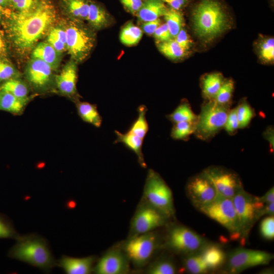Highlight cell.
<instances>
[{"mask_svg":"<svg viewBox=\"0 0 274 274\" xmlns=\"http://www.w3.org/2000/svg\"><path fill=\"white\" fill-rule=\"evenodd\" d=\"M163 17L171 36L174 39L182 28L184 23L183 14L180 10L168 8Z\"/></svg>","mask_w":274,"mask_h":274,"instance_id":"obj_35","label":"cell"},{"mask_svg":"<svg viewBox=\"0 0 274 274\" xmlns=\"http://www.w3.org/2000/svg\"><path fill=\"white\" fill-rule=\"evenodd\" d=\"M43 0H11L8 9L11 11L22 12L31 10Z\"/></svg>","mask_w":274,"mask_h":274,"instance_id":"obj_43","label":"cell"},{"mask_svg":"<svg viewBox=\"0 0 274 274\" xmlns=\"http://www.w3.org/2000/svg\"><path fill=\"white\" fill-rule=\"evenodd\" d=\"M153 36L157 40V43L165 42L173 39L166 23L160 24L154 31Z\"/></svg>","mask_w":274,"mask_h":274,"instance_id":"obj_46","label":"cell"},{"mask_svg":"<svg viewBox=\"0 0 274 274\" xmlns=\"http://www.w3.org/2000/svg\"><path fill=\"white\" fill-rule=\"evenodd\" d=\"M21 77L20 72L6 57H0V86L8 80Z\"/></svg>","mask_w":274,"mask_h":274,"instance_id":"obj_38","label":"cell"},{"mask_svg":"<svg viewBox=\"0 0 274 274\" xmlns=\"http://www.w3.org/2000/svg\"><path fill=\"white\" fill-rule=\"evenodd\" d=\"M86 21L92 29L98 30L109 26L112 22V18L104 6L96 2L90 0Z\"/></svg>","mask_w":274,"mask_h":274,"instance_id":"obj_19","label":"cell"},{"mask_svg":"<svg viewBox=\"0 0 274 274\" xmlns=\"http://www.w3.org/2000/svg\"><path fill=\"white\" fill-rule=\"evenodd\" d=\"M62 54L46 41L39 42L31 52V58L40 59L48 64L54 71L60 66Z\"/></svg>","mask_w":274,"mask_h":274,"instance_id":"obj_21","label":"cell"},{"mask_svg":"<svg viewBox=\"0 0 274 274\" xmlns=\"http://www.w3.org/2000/svg\"><path fill=\"white\" fill-rule=\"evenodd\" d=\"M236 115L239 124V128L249 125L254 116V112L251 106L246 102H243L236 108Z\"/></svg>","mask_w":274,"mask_h":274,"instance_id":"obj_42","label":"cell"},{"mask_svg":"<svg viewBox=\"0 0 274 274\" xmlns=\"http://www.w3.org/2000/svg\"><path fill=\"white\" fill-rule=\"evenodd\" d=\"M11 0H0V6L4 8H8Z\"/></svg>","mask_w":274,"mask_h":274,"instance_id":"obj_54","label":"cell"},{"mask_svg":"<svg viewBox=\"0 0 274 274\" xmlns=\"http://www.w3.org/2000/svg\"><path fill=\"white\" fill-rule=\"evenodd\" d=\"M167 8L161 0H143L136 15L141 22L152 21L163 16Z\"/></svg>","mask_w":274,"mask_h":274,"instance_id":"obj_23","label":"cell"},{"mask_svg":"<svg viewBox=\"0 0 274 274\" xmlns=\"http://www.w3.org/2000/svg\"><path fill=\"white\" fill-rule=\"evenodd\" d=\"M20 235L15 229L12 220L6 215L0 212V239L16 240Z\"/></svg>","mask_w":274,"mask_h":274,"instance_id":"obj_39","label":"cell"},{"mask_svg":"<svg viewBox=\"0 0 274 274\" xmlns=\"http://www.w3.org/2000/svg\"><path fill=\"white\" fill-rule=\"evenodd\" d=\"M273 258V254L266 251L237 248L226 257L227 269L230 273L240 272L249 268L268 264Z\"/></svg>","mask_w":274,"mask_h":274,"instance_id":"obj_12","label":"cell"},{"mask_svg":"<svg viewBox=\"0 0 274 274\" xmlns=\"http://www.w3.org/2000/svg\"><path fill=\"white\" fill-rule=\"evenodd\" d=\"M229 109V106L218 104L210 99L201 108L195 133L202 139H207L215 135L224 127Z\"/></svg>","mask_w":274,"mask_h":274,"instance_id":"obj_7","label":"cell"},{"mask_svg":"<svg viewBox=\"0 0 274 274\" xmlns=\"http://www.w3.org/2000/svg\"><path fill=\"white\" fill-rule=\"evenodd\" d=\"M243 236L248 234L255 222L259 219L258 212L264 204L257 196L244 190L237 192L232 198Z\"/></svg>","mask_w":274,"mask_h":274,"instance_id":"obj_10","label":"cell"},{"mask_svg":"<svg viewBox=\"0 0 274 274\" xmlns=\"http://www.w3.org/2000/svg\"><path fill=\"white\" fill-rule=\"evenodd\" d=\"M185 256L183 259V264L189 272L193 274H200L207 273L209 271L200 252Z\"/></svg>","mask_w":274,"mask_h":274,"instance_id":"obj_32","label":"cell"},{"mask_svg":"<svg viewBox=\"0 0 274 274\" xmlns=\"http://www.w3.org/2000/svg\"><path fill=\"white\" fill-rule=\"evenodd\" d=\"M58 19L51 0H43L34 8L25 12L6 8L1 22L7 41L18 55L25 56L46 37Z\"/></svg>","mask_w":274,"mask_h":274,"instance_id":"obj_1","label":"cell"},{"mask_svg":"<svg viewBox=\"0 0 274 274\" xmlns=\"http://www.w3.org/2000/svg\"><path fill=\"white\" fill-rule=\"evenodd\" d=\"M260 232L262 236L267 240L274 238V216H268L261 222Z\"/></svg>","mask_w":274,"mask_h":274,"instance_id":"obj_44","label":"cell"},{"mask_svg":"<svg viewBox=\"0 0 274 274\" xmlns=\"http://www.w3.org/2000/svg\"><path fill=\"white\" fill-rule=\"evenodd\" d=\"M147 107L144 105L139 106L137 109L138 117L131 124L129 129L130 132L144 140L148 130L149 125L146 119Z\"/></svg>","mask_w":274,"mask_h":274,"instance_id":"obj_31","label":"cell"},{"mask_svg":"<svg viewBox=\"0 0 274 274\" xmlns=\"http://www.w3.org/2000/svg\"><path fill=\"white\" fill-rule=\"evenodd\" d=\"M58 22L50 29L45 41L58 52L62 54L67 51L66 35L63 27Z\"/></svg>","mask_w":274,"mask_h":274,"instance_id":"obj_27","label":"cell"},{"mask_svg":"<svg viewBox=\"0 0 274 274\" xmlns=\"http://www.w3.org/2000/svg\"><path fill=\"white\" fill-rule=\"evenodd\" d=\"M224 127L228 133L231 134L234 133L239 128L236 108L229 110Z\"/></svg>","mask_w":274,"mask_h":274,"instance_id":"obj_45","label":"cell"},{"mask_svg":"<svg viewBox=\"0 0 274 274\" xmlns=\"http://www.w3.org/2000/svg\"><path fill=\"white\" fill-rule=\"evenodd\" d=\"M130 261L121 246L112 248L97 260L93 272L96 274H126Z\"/></svg>","mask_w":274,"mask_h":274,"instance_id":"obj_15","label":"cell"},{"mask_svg":"<svg viewBox=\"0 0 274 274\" xmlns=\"http://www.w3.org/2000/svg\"><path fill=\"white\" fill-rule=\"evenodd\" d=\"M191 20L196 35L208 43L229 26L227 9L219 0H198L191 9Z\"/></svg>","mask_w":274,"mask_h":274,"instance_id":"obj_2","label":"cell"},{"mask_svg":"<svg viewBox=\"0 0 274 274\" xmlns=\"http://www.w3.org/2000/svg\"><path fill=\"white\" fill-rule=\"evenodd\" d=\"M160 239L154 231L129 236L120 246L135 268L148 265L159 247Z\"/></svg>","mask_w":274,"mask_h":274,"instance_id":"obj_6","label":"cell"},{"mask_svg":"<svg viewBox=\"0 0 274 274\" xmlns=\"http://www.w3.org/2000/svg\"><path fill=\"white\" fill-rule=\"evenodd\" d=\"M259 200L264 204L274 202V189L271 187L262 196L258 197Z\"/></svg>","mask_w":274,"mask_h":274,"instance_id":"obj_52","label":"cell"},{"mask_svg":"<svg viewBox=\"0 0 274 274\" xmlns=\"http://www.w3.org/2000/svg\"><path fill=\"white\" fill-rule=\"evenodd\" d=\"M145 272L148 274H175L177 267L172 260L161 258L149 264Z\"/></svg>","mask_w":274,"mask_h":274,"instance_id":"obj_36","label":"cell"},{"mask_svg":"<svg viewBox=\"0 0 274 274\" xmlns=\"http://www.w3.org/2000/svg\"><path fill=\"white\" fill-rule=\"evenodd\" d=\"M75 104L77 113L83 121L97 128L101 126L102 117L98 111L96 105L80 100Z\"/></svg>","mask_w":274,"mask_h":274,"instance_id":"obj_26","label":"cell"},{"mask_svg":"<svg viewBox=\"0 0 274 274\" xmlns=\"http://www.w3.org/2000/svg\"><path fill=\"white\" fill-rule=\"evenodd\" d=\"M173 123L188 121L197 123L198 116L192 111L190 105L186 101H182L174 112L167 116Z\"/></svg>","mask_w":274,"mask_h":274,"instance_id":"obj_30","label":"cell"},{"mask_svg":"<svg viewBox=\"0 0 274 274\" xmlns=\"http://www.w3.org/2000/svg\"><path fill=\"white\" fill-rule=\"evenodd\" d=\"M212 183L218 196L232 198L243 189L238 176L234 172L217 167H210L202 172Z\"/></svg>","mask_w":274,"mask_h":274,"instance_id":"obj_14","label":"cell"},{"mask_svg":"<svg viewBox=\"0 0 274 274\" xmlns=\"http://www.w3.org/2000/svg\"><path fill=\"white\" fill-rule=\"evenodd\" d=\"M34 96L35 95L27 98H20L7 91L0 90V111L20 116Z\"/></svg>","mask_w":274,"mask_h":274,"instance_id":"obj_22","label":"cell"},{"mask_svg":"<svg viewBox=\"0 0 274 274\" xmlns=\"http://www.w3.org/2000/svg\"><path fill=\"white\" fill-rule=\"evenodd\" d=\"M167 219L161 213L143 200L131 219L129 236L154 231L163 226Z\"/></svg>","mask_w":274,"mask_h":274,"instance_id":"obj_13","label":"cell"},{"mask_svg":"<svg viewBox=\"0 0 274 274\" xmlns=\"http://www.w3.org/2000/svg\"><path fill=\"white\" fill-rule=\"evenodd\" d=\"M198 210L225 227L234 238L242 236L232 198L218 196Z\"/></svg>","mask_w":274,"mask_h":274,"instance_id":"obj_8","label":"cell"},{"mask_svg":"<svg viewBox=\"0 0 274 274\" xmlns=\"http://www.w3.org/2000/svg\"><path fill=\"white\" fill-rule=\"evenodd\" d=\"M199 252L209 270L219 268L226 260L225 253L216 245L207 244Z\"/></svg>","mask_w":274,"mask_h":274,"instance_id":"obj_25","label":"cell"},{"mask_svg":"<svg viewBox=\"0 0 274 274\" xmlns=\"http://www.w3.org/2000/svg\"><path fill=\"white\" fill-rule=\"evenodd\" d=\"M8 53V44L5 33L0 28V57H6Z\"/></svg>","mask_w":274,"mask_h":274,"instance_id":"obj_51","label":"cell"},{"mask_svg":"<svg viewBox=\"0 0 274 274\" xmlns=\"http://www.w3.org/2000/svg\"><path fill=\"white\" fill-rule=\"evenodd\" d=\"M6 8H3L0 6V22H1L4 16Z\"/></svg>","mask_w":274,"mask_h":274,"instance_id":"obj_55","label":"cell"},{"mask_svg":"<svg viewBox=\"0 0 274 274\" xmlns=\"http://www.w3.org/2000/svg\"><path fill=\"white\" fill-rule=\"evenodd\" d=\"M233 89V81L231 79L224 80L213 99L220 105L229 106Z\"/></svg>","mask_w":274,"mask_h":274,"instance_id":"obj_40","label":"cell"},{"mask_svg":"<svg viewBox=\"0 0 274 274\" xmlns=\"http://www.w3.org/2000/svg\"><path fill=\"white\" fill-rule=\"evenodd\" d=\"M55 71L47 63L31 58L26 64L24 77L31 90L38 93L55 90Z\"/></svg>","mask_w":274,"mask_h":274,"instance_id":"obj_11","label":"cell"},{"mask_svg":"<svg viewBox=\"0 0 274 274\" xmlns=\"http://www.w3.org/2000/svg\"><path fill=\"white\" fill-rule=\"evenodd\" d=\"M161 24V20L159 18L154 20L144 22L142 24L143 31L149 35H153L157 28Z\"/></svg>","mask_w":274,"mask_h":274,"instance_id":"obj_49","label":"cell"},{"mask_svg":"<svg viewBox=\"0 0 274 274\" xmlns=\"http://www.w3.org/2000/svg\"><path fill=\"white\" fill-rule=\"evenodd\" d=\"M77 62L71 59L55 76L56 92L76 103L80 96L77 89Z\"/></svg>","mask_w":274,"mask_h":274,"instance_id":"obj_17","label":"cell"},{"mask_svg":"<svg viewBox=\"0 0 274 274\" xmlns=\"http://www.w3.org/2000/svg\"><path fill=\"white\" fill-rule=\"evenodd\" d=\"M186 191L188 198L198 209L209 204L218 197L213 184L202 173L188 181Z\"/></svg>","mask_w":274,"mask_h":274,"instance_id":"obj_16","label":"cell"},{"mask_svg":"<svg viewBox=\"0 0 274 274\" xmlns=\"http://www.w3.org/2000/svg\"><path fill=\"white\" fill-rule=\"evenodd\" d=\"M97 260L94 255L82 258L62 255L57 260V266L66 274H89L93 272Z\"/></svg>","mask_w":274,"mask_h":274,"instance_id":"obj_18","label":"cell"},{"mask_svg":"<svg viewBox=\"0 0 274 274\" xmlns=\"http://www.w3.org/2000/svg\"><path fill=\"white\" fill-rule=\"evenodd\" d=\"M90 0H59L60 10L65 17L84 22L87 20Z\"/></svg>","mask_w":274,"mask_h":274,"instance_id":"obj_20","label":"cell"},{"mask_svg":"<svg viewBox=\"0 0 274 274\" xmlns=\"http://www.w3.org/2000/svg\"><path fill=\"white\" fill-rule=\"evenodd\" d=\"M115 133L116 135V139L115 140L114 144L121 143L124 144L127 148L135 153L138 158V161L141 166L146 168L147 164L142 152L144 140L128 130L125 133H122L116 130Z\"/></svg>","mask_w":274,"mask_h":274,"instance_id":"obj_24","label":"cell"},{"mask_svg":"<svg viewBox=\"0 0 274 274\" xmlns=\"http://www.w3.org/2000/svg\"><path fill=\"white\" fill-rule=\"evenodd\" d=\"M59 22L66 32L67 51L71 59L77 63L84 61L95 46V30L83 21L66 17Z\"/></svg>","mask_w":274,"mask_h":274,"instance_id":"obj_4","label":"cell"},{"mask_svg":"<svg viewBox=\"0 0 274 274\" xmlns=\"http://www.w3.org/2000/svg\"><path fill=\"white\" fill-rule=\"evenodd\" d=\"M274 215V203L264 204L258 212L259 219L264 216H272Z\"/></svg>","mask_w":274,"mask_h":274,"instance_id":"obj_53","label":"cell"},{"mask_svg":"<svg viewBox=\"0 0 274 274\" xmlns=\"http://www.w3.org/2000/svg\"><path fill=\"white\" fill-rule=\"evenodd\" d=\"M178 45L185 51H188L191 46L192 42L186 31L182 28L174 38Z\"/></svg>","mask_w":274,"mask_h":274,"instance_id":"obj_47","label":"cell"},{"mask_svg":"<svg viewBox=\"0 0 274 274\" xmlns=\"http://www.w3.org/2000/svg\"><path fill=\"white\" fill-rule=\"evenodd\" d=\"M224 80L219 73H213L204 76L202 80V92L209 100L213 99L218 93Z\"/></svg>","mask_w":274,"mask_h":274,"instance_id":"obj_29","label":"cell"},{"mask_svg":"<svg viewBox=\"0 0 274 274\" xmlns=\"http://www.w3.org/2000/svg\"><path fill=\"white\" fill-rule=\"evenodd\" d=\"M124 9L132 15H135L140 9L143 0H119Z\"/></svg>","mask_w":274,"mask_h":274,"instance_id":"obj_48","label":"cell"},{"mask_svg":"<svg viewBox=\"0 0 274 274\" xmlns=\"http://www.w3.org/2000/svg\"><path fill=\"white\" fill-rule=\"evenodd\" d=\"M196 124L188 121L174 123L171 131V137L174 140H186L191 134L195 132Z\"/></svg>","mask_w":274,"mask_h":274,"instance_id":"obj_37","label":"cell"},{"mask_svg":"<svg viewBox=\"0 0 274 274\" xmlns=\"http://www.w3.org/2000/svg\"><path fill=\"white\" fill-rule=\"evenodd\" d=\"M157 48L164 55L173 60H178L187 55V51L182 49L174 39L157 43Z\"/></svg>","mask_w":274,"mask_h":274,"instance_id":"obj_34","label":"cell"},{"mask_svg":"<svg viewBox=\"0 0 274 274\" xmlns=\"http://www.w3.org/2000/svg\"><path fill=\"white\" fill-rule=\"evenodd\" d=\"M167 4L170 8L181 11L193 0H161Z\"/></svg>","mask_w":274,"mask_h":274,"instance_id":"obj_50","label":"cell"},{"mask_svg":"<svg viewBox=\"0 0 274 274\" xmlns=\"http://www.w3.org/2000/svg\"><path fill=\"white\" fill-rule=\"evenodd\" d=\"M207 244L202 236L182 225L171 227L165 239V245L169 250L184 255L199 252Z\"/></svg>","mask_w":274,"mask_h":274,"instance_id":"obj_9","label":"cell"},{"mask_svg":"<svg viewBox=\"0 0 274 274\" xmlns=\"http://www.w3.org/2000/svg\"><path fill=\"white\" fill-rule=\"evenodd\" d=\"M143 201L168 218L175 215L172 191L158 173L148 170L143 190Z\"/></svg>","mask_w":274,"mask_h":274,"instance_id":"obj_5","label":"cell"},{"mask_svg":"<svg viewBox=\"0 0 274 274\" xmlns=\"http://www.w3.org/2000/svg\"><path fill=\"white\" fill-rule=\"evenodd\" d=\"M8 251L7 256L46 273L57 266V260L51 251L46 238L36 233L20 235Z\"/></svg>","mask_w":274,"mask_h":274,"instance_id":"obj_3","label":"cell"},{"mask_svg":"<svg viewBox=\"0 0 274 274\" xmlns=\"http://www.w3.org/2000/svg\"><path fill=\"white\" fill-rule=\"evenodd\" d=\"M142 36V29L132 22H128L121 30L120 40L124 45L130 46L138 44Z\"/></svg>","mask_w":274,"mask_h":274,"instance_id":"obj_33","label":"cell"},{"mask_svg":"<svg viewBox=\"0 0 274 274\" xmlns=\"http://www.w3.org/2000/svg\"><path fill=\"white\" fill-rule=\"evenodd\" d=\"M0 90L7 91L20 98H27L35 95H30L31 88L26 81L21 78L8 80L0 86Z\"/></svg>","mask_w":274,"mask_h":274,"instance_id":"obj_28","label":"cell"},{"mask_svg":"<svg viewBox=\"0 0 274 274\" xmlns=\"http://www.w3.org/2000/svg\"><path fill=\"white\" fill-rule=\"evenodd\" d=\"M258 52L260 58L264 62L270 63L274 60V39L266 38L262 39L259 43Z\"/></svg>","mask_w":274,"mask_h":274,"instance_id":"obj_41","label":"cell"}]
</instances>
